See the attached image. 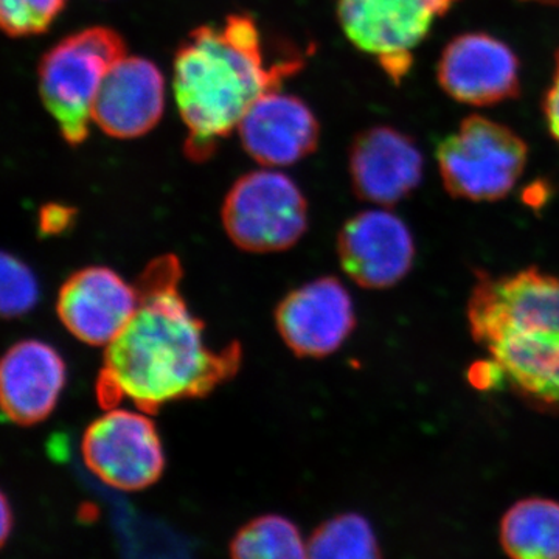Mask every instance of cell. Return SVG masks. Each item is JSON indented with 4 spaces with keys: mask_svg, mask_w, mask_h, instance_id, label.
Masks as SVG:
<instances>
[{
    "mask_svg": "<svg viewBox=\"0 0 559 559\" xmlns=\"http://www.w3.org/2000/svg\"><path fill=\"white\" fill-rule=\"evenodd\" d=\"M180 277L173 255L154 260L140 277L139 310L108 345L98 377L106 409L127 399L153 414L175 401L207 396L240 369L238 342L219 352L209 347L204 323L179 293Z\"/></svg>",
    "mask_w": 559,
    "mask_h": 559,
    "instance_id": "obj_1",
    "label": "cell"
},
{
    "mask_svg": "<svg viewBox=\"0 0 559 559\" xmlns=\"http://www.w3.org/2000/svg\"><path fill=\"white\" fill-rule=\"evenodd\" d=\"M304 64L300 55L267 61L259 25L250 14H229L223 24L191 31L173 62L176 103L189 131L187 157L210 159L250 106L278 91Z\"/></svg>",
    "mask_w": 559,
    "mask_h": 559,
    "instance_id": "obj_2",
    "label": "cell"
},
{
    "mask_svg": "<svg viewBox=\"0 0 559 559\" xmlns=\"http://www.w3.org/2000/svg\"><path fill=\"white\" fill-rule=\"evenodd\" d=\"M471 337L514 395L559 411V277L530 266L477 272L466 307Z\"/></svg>",
    "mask_w": 559,
    "mask_h": 559,
    "instance_id": "obj_3",
    "label": "cell"
},
{
    "mask_svg": "<svg viewBox=\"0 0 559 559\" xmlns=\"http://www.w3.org/2000/svg\"><path fill=\"white\" fill-rule=\"evenodd\" d=\"M127 55L120 33L95 25L66 36L40 58L39 97L69 145L79 146L90 135L103 81Z\"/></svg>",
    "mask_w": 559,
    "mask_h": 559,
    "instance_id": "obj_4",
    "label": "cell"
},
{
    "mask_svg": "<svg viewBox=\"0 0 559 559\" xmlns=\"http://www.w3.org/2000/svg\"><path fill=\"white\" fill-rule=\"evenodd\" d=\"M441 182L455 200L498 202L518 186L528 162L525 140L507 124L469 116L436 151Z\"/></svg>",
    "mask_w": 559,
    "mask_h": 559,
    "instance_id": "obj_5",
    "label": "cell"
},
{
    "mask_svg": "<svg viewBox=\"0 0 559 559\" xmlns=\"http://www.w3.org/2000/svg\"><path fill=\"white\" fill-rule=\"evenodd\" d=\"M221 215L230 240L246 252L288 250L308 229L307 198L274 168L241 176L226 194Z\"/></svg>",
    "mask_w": 559,
    "mask_h": 559,
    "instance_id": "obj_6",
    "label": "cell"
},
{
    "mask_svg": "<svg viewBox=\"0 0 559 559\" xmlns=\"http://www.w3.org/2000/svg\"><path fill=\"white\" fill-rule=\"evenodd\" d=\"M459 0H337V21L349 43L377 60L393 84L414 66L430 28Z\"/></svg>",
    "mask_w": 559,
    "mask_h": 559,
    "instance_id": "obj_7",
    "label": "cell"
},
{
    "mask_svg": "<svg viewBox=\"0 0 559 559\" xmlns=\"http://www.w3.org/2000/svg\"><path fill=\"white\" fill-rule=\"evenodd\" d=\"M87 468L109 487L142 491L159 481L165 451L156 425L139 412L109 409L81 440Z\"/></svg>",
    "mask_w": 559,
    "mask_h": 559,
    "instance_id": "obj_8",
    "label": "cell"
},
{
    "mask_svg": "<svg viewBox=\"0 0 559 559\" xmlns=\"http://www.w3.org/2000/svg\"><path fill=\"white\" fill-rule=\"evenodd\" d=\"M437 81L452 100L489 108L520 97V58L496 36L463 33L441 51Z\"/></svg>",
    "mask_w": 559,
    "mask_h": 559,
    "instance_id": "obj_9",
    "label": "cell"
},
{
    "mask_svg": "<svg viewBox=\"0 0 559 559\" xmlns=\"http://www.w3.org/2000/svg\"><path fill=\"white\" fill-rule=\"evenodd\" d=\"M415 253L409 227L385 209L356 213L337 235L342 270L364 289L399 285L414 267Z\"/></svg>",
    "mask_w": 559,
    "mask_h": 559,
    "instance_id": "obj_10",
    "label": "cell"
},
{
    "mask_svg": "<svg viewBox=\"0 0 559 559\" xmlns=\"http://www.w3.org/2000/svg\"><path fill=\"white\" fill-rule=\"evenodd\" d=\"M275 325L299 358L333 355L356 326L355 305L340 278L320 277L290 290L275 310Z\"/></svg>",
    "mask_w": 559,
    "mask_h": 559,
    "instance_id": "obj_11",
    "label": "cell"
},
{
    "mask_svg": "<svg viewBox=\"0 0 559 559\" xmlns=\"http://www.w3.org/2000/svg\"><path fill=\"white\" fill-rule=\"evenodd\" d=\"M139 307V289L105 266L73 272L62 283L57 300L62 325L73 337L92 347L116 341Z\"/></svg>",
    "mask_w": 559,
    "mask_h": 559,
    "instance_id": "obj_12",
    "label": "cell"
},
{
    "mask_svg": "<svg viewBox=\"0 0 559 559\" xmlns=\"http://www.w3.org/2000/svg\"><path fill=\"white\" fill-rule=\"evenodd\" d=\"M348 173L359 200L393 207L425 178V157L414 139L396 128H367L349 146Z\"/></svg>",
    "mask_w": 559,
    "mask_h": 559,
    "instance_id": "obj_13",
    "label": "cell"
},
{
    "mask_svg": "<svg viewBox=\"0 0 559 559\" xmlns=\"http://www.w3.org/2000/svg\"><path fill=\"white\" fill-rule=\"evenodd\" d=\"M241 145L264 168L289 167L318 150L320 124L296 95L272 91L250 106L238 124Z\"/></svg>",
    "mask_w": 559,
    "mask_h": 559,
    "instance_id": "obj_14",
    "label": "cell"
},
{
    "mask_svg": "<svg viewBox=\"0 0 559 559\" xmlns=\"http://www.w3.org/2000/svg\"><path fill=\"white\" fill-rule=\"evenodd\" d=\"M165 79L153 61L123 57L109 70L92 109V121L114 139H139L159 123Z\"/></svg>",
    "mask_w": 559,
    "mask_h": 559,
    "instance_id": "obj_15",
    "label": "cell"
},
{
    "mask_svg": "<svg viewBox=\"0 0 559 559\" xmlns=\"http://www.w3.org/2000/svg\"><path fill=\"white\" fill-rule=\"evenodd\" d=\"M68 381L58 349L38 340L17 342L0 367V401L14 425L33 426L50 417Z\"/></svg>",
    "mask_w": 559,
    "mask_h": 559,
    "instance_id": "obj_16",
    "label": "cell"
},
{
    "mask_svg": "<svg viewBox=\"0 0 559 559\" xmlns=\"http://www.w3.org/2000/svg\"><path fill=\"white\" fill-rule=\"evenodd\" d=\"M499 544L509 559H559L558 500H516L500 518Z\"/></svg>",
    "mask_w": 559,
    "mask_h": 559,
    "instance_id": "obj_17",
    "label": "cell"
},
{
    "mask_svg": "<svg viewBox=\"0 0 559 559\" xmlns=\"http://www.w3.org/2000/svg\"><path fill=\"white\" fill-rule=\"evenodd\" d=\"M307 559H384V555L370 521L349 511L330 518L312 532Z\"/></svg>",
    "mask_w": 559,
    "mask_h": 559,
    "instance_id": "obj_18",
    "label": "cell"
},
{
    "mask_svg": "<svg viewBox=\"0 0 559 559\" xmlns=\"http://www.w3.org/2000/svg\"><path fill=\"white\" fill-rule=\"evenodd\" d=\"M229 554L230 559H307V544L288 518L263 514L235 533Z\"/></svg>",
    "mask_w": 559,
    "mask_h": 559,
    "instance_id": "obj_19",
    "label": "cell"
},
{
    "mask_svg": "<svg viewBox=\"0 0 559 559\" xmlns=\"http://www.w3.org/2000/svg\"><path fill=\"white\" fill-rule=\"evenodd\" d=\"M68 0H0V24L10 38H31L49 31Z\"/></svg>",
    "mask_w": 559,
    "mask_h": 559,
    "instance_id": "obj_20",
    "label": "cell"
},
{
    "mask_svg": "<svg viewBox=\"0 0 559 559\" xmlns=\"http://www.w3.org/2000/svg\"><path fill=\"white\" fill-rule=\"evenodd\" d=\"M0 274V310L5 318L27 314L39 300V283L35 272L16 255L3 252Z\"/></svg>",
    "mask_w": 559,
    "mask_h": 559,
    "instance_id": "obj_21",
    "label": "cell"
},
{
    "mask_svg": "<svg viewBox=\"0 0 559 559\" xmlns=\"http://www.w3.org/2000/svg\"><path fill=\"white\" fill-rule=\"evenodd\" d=\"M543 114L547 130L559 145V49L555 53L554 73L543 98Z\"/></svg>",
    "mask_w": 559,
    "mask_h": 559,
    "instance_id": "obj_22",
    "label": "cell"
},
{
    "mask_svg": "<svg viewBox=\"0 0 559 559\" xmlns=\"http://www.w3.org/2000/svg\"><path fill=\"white\" fill-rule=\"evenodd\" d=\"M75 212L64 205L49 204L40 212V230L44 234H61L73 223Z\"/></svg>",
    "mask_w": 559,
    "mask_h": 559,
    "instance_id": "obj_23",
    "label": "cell"
},
{
    "mask_svg": "<svg viewBox=\"0 0 559 559\" xmlns=\"http://www.w3.org/2000/svg\"><path fill=\"white\" fill-rule=\"evenodd\" d=\"M13 510H11L9 499L2 496V546H5L7 539L10 538L11 530H13Z\"/></svg>",
    "mask_w": 559,
    "mask_h": 559,
    "instance_id": "obj_24",
    "label": "cell"
},
{
    "mask_svg": "<svg viewBox=\"0 0 559 559\" xmlns=\"http://www.w3.org/2000/svg\"><path fill=\"white\" fill-rule=\"evenodd\" d=\"M522 2L543 3V5L559 7V0H522Z\"/></svg>",
    "mask_w": 559,
    "mask_h": 559,
    "instance_id": "obj_25",
    "label": "cell"
}]
</instances>
